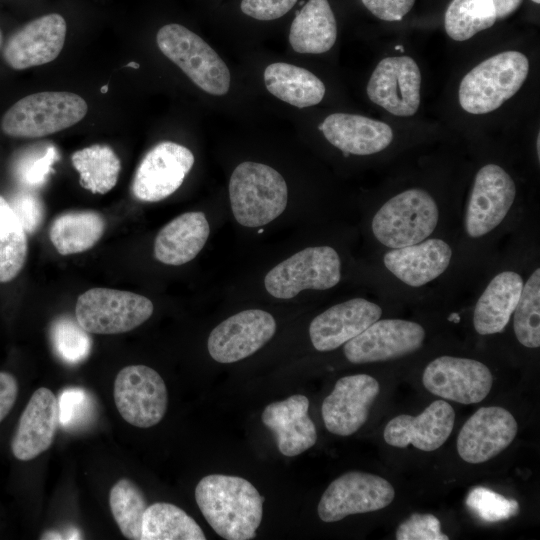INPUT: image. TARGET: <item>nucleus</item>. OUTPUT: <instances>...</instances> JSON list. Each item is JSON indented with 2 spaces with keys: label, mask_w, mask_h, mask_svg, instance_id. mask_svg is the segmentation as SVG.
Returning a JSON list of instances; mask_svg holds the SVG:
<instances>
[{
  "label": "nucleus",
  "mask_w": 540,
  "mask_h": 540,
  "mask_svg": "<svg viewBox=\"0 0 540 540\" xmlns=\"http://www.w3.org/2000/svg\"><path fill=\"white\" fill-rule=\"evenodd\" d=\"M195 500L212 529L227 540L256 536L263 516V498L246 479L211 474L195 488Z\"/></svg>",
  "instance_id": "1"
},
{
  "label": "nucleus",
  "mask_w": 540,
  "mask_h": 540,
  "mask_svg": "<svg viewBox=\"0 0 540 540\" xmlns=\"http://www.w3.org/2000/svg\"><path fill=\"white\" fill-rule=\"evenodd\" d=\"M229 199L239 224L249 228L261 227L285 210L287 184L274 168L257 162H243L230 177Z\"/></svg>",
  "instance_id": "2"
},
{
  "label": "nucleus",
  "mask_w": 540,
  "mask_h": 540,
  "mask_svg": "<svg viewBox=\"0 0 540 540\" xmlns=\"http://www.w3.org/2000/svg\"><path fill=\"white\" fill-rule=\"evenodd\" d=\"M528 72V58L518 51L501 52L482 61L460 83L461 107L471 114L498 109L519 91Z\"/></svg>",
  "instance_id": "3"
},
{
  "label": "nucleus",
  "mask_w": 540,
  "mask_h": 540,
  "mask_svg": "<svg viewBox=\"0 0 540 540\" xmlns=\"http://www.w3.org/2000/svg\"><path fill=\"white\" fill-rule=\"evenodd\" d=\"M87 111L86 101L75 93H34L18 100L6 111L1 129L12 137H44L75 125Z\"/></svg>",
  "instance_id": "4"
},
{
  "label": "nucleus",
  "mask_w": 540,
  "mask_h": 540,
  "mask_svg": "<svg viewBox=\"0 0 540 540\" xmlns=\"http://www.w3.org/2000/svg\"><path fill=\"white\" fill-rule=\"evenodd\" d=\"M439 208L421 188L404 190L388 199L374 214L371 229L376 240L388 248L414 245L436 229Z\"/></svg>",
  "instance_id": "5"
},
{
  "label": "nucleus",
  "mask_w": 540,
  "mask_h": 540,
  "mask_svg": "<svg viewBox=\"0 0 540 540\" xmlns=\"http://www.w3.org/2000/svg\"><path fill=\"white\" fill-rule=\"evenodd\" d=\"M156 42L160 51L203 91L216 96L229 91L227 65L200 36L180 24H167L157 32Z\"/></svg>",
  "instance_id": "6"
},
{
  "label": "nucleus",
  "mask_w": 540,
  "mask_h": 540,
  "mask_svg": "<svg viewBox=\"0 0 540 540\" xmlns=\"http://www.w3.org/2000/svg\"><path fill=\"white\" fill-rule=\"evenodd\" d=\"M153 310V303L143 295L96 287L77 298L75 316L88 333L120 334L143 324Z\"/></svg>",
  "instance_id": "7"
},
{
  "label": "nucleus",
  "mask_w": 540,
  "mask_h": 540,
  "mask_svg": "<svg viewBox=\"0 0 540 540\" xmlns=\"http://www.w3.org/2000/svg\"><path fill=\"white\" fill-rule=\"evenodd\" d=\"M341 279V260L330 246L307 247L273 267L265 276L267 292L291 299L306 289L327 290Z\"/></svg>",
  "instance_id": "8"
},
{
  "label": "nucleus",
  "mask_w": 540,
  "mask_h": 540,
  "mask_svg": "<svg viewBox=\"0 0 540 540\" xmlns=\"http://www.w3.org/2000/svg\"><path fill=\"white\" fill-rule=\"evenodd\" d=\"M113 396L122 418L136 427L158 424L167 410L165 382L158 372L145 365L122 368L114 381Z\"/></svg>",
  "instance_id": "9"
},
{
  "label": "nucleus",
  "mask_w": 540,
  "mask_h": 540,
  "mask_svg": "<svg viewBox=\"0 0 540 540\" xmlns=\"http://www.w3.org/2000/svg\"><path fill=\"white\" fill-rule=\"evenodd\" d=\"M394 497V488L386 479L351 471L326 488L318 503V516L323 522H336L349 515L381 510L390 505Z\"/></svg>",
  "instance_id": "10"
},
{
  "label": "nucleus",
  "mask_w": 540,
  "mask_h": 540,
  "mask_svg": "<svg viewBox=\"0 0 540 540\" xmlns=\"http://www.w3.org/2000/svg\"><path fill=\"white\" fill-rule=\"evenodd\" d=\"M516 186L512 177L499 165L480 168L468 198L464 228L471 238H480L498 227L512 208Z\"/></svg>",
  "instance_id": "11"
},
{
  "label": "nucleus",
  "mask_w": 540,
  "mask_h": 540,
  "mask_svg": "<svg viewBox=\"0 0 540 540\" xmlns=\"http://www.w3.org/2000/svg\"><path fill=\"white\" fill-rule=\"evenodd\" d=\"M422 382L432 394L461 404L482 401L490 392L493 376L482 362L440 356L424 369Z\"/></svg>",
  "instance_id": "12"
},
{
  "label": "nucleus",
  "mask_w": 540,
  "mask_h": 540,
  "mask_svg": "<svg viewBox=\"0 0 540 540\" xmlns=\"http://www.w3.org/2000/svg\"><path fill=\"white\" fill-rule=\"evenodd\" d=\"M193 164L194 155L187 147L171 141L158 143L136 169L133 195L144 202L167 198L182 185Z\"/></svg>",
  "instance_id": "13"
},
{
  "label": "nucleus",
  "mask_w": 540,
  "mask_h": 540,
  "mask_svg": "<svg viewBox=\"0 0 540 540\" xmlns=\"http://www.w3.org/2000/svg\"><path fill=\"white\" fill-rule=\"evenodd\" d=\"M424 339L425 330L416 322L379 319L344 344V355L354 364L387 361L417 351Z\"/></svg>",
  "instance_id": "14"
},
{
  "label": "nucleus",
  "mask_w": 540,
  "mask_h": 540,
  "mask_svg": "<svg viewBox=\"0 0 540 540\" xmlns=\"http://www.w3.org/2000/svg\"><path fill=\"white\" fill-rule=\"evenodd\" d=\"M275 332L276 321L270 313L260 309L244 310L211 331L208 352L219 363L237 362L262 348Z\"/></svg>",
  "instance_id": "15"
},
{
  "label": "nucleus",
  "mask_w": 540,
  "mask_h": 540,
  "mask_svg": "<svg viewBox=\"0 0 540 540\" xmlns=\"http://www.w3.org/2000/svg\"><path fill=\"white\" fill-rule=\"evenodd\" d=\"M420 86L421 72L411 57H387L374 69L367 84V95L389 113L408 117L419 108Z\"/></svg>",
  "instance_id": "16"
},
{
  "label": "nucleus",
  "mask_w": 540,
  "mask_h": 540,
  "mask_svg": "<svg viewBox=\"0 0 540 540\" xmlns=\"http://www.w3.org/2000/svg\"><path fill=\"white\" fill-rule=\"evenodd\" d=\"M379 391L378 381L370 375L340 378L322 403L321 413L326 429L339 436L357 432L367 421Z\"/></svg>",
  "instance_id": "17"
},
{
  "label": "nucleus",
  "mask_w": 540,
  "mask_h": 540,
  "mask_svg": "<svg viewBox=\"0 0 540 540\" xmlns=\"http://www.w3.org/2000/svg\"><path fill=\"white\" fill-rule=\"evenodd\" d=\"M518 425L505 408L490 406L478 409L462 426L457 451L466 462H486L507 448L514 440Z\"/></svg>",
  "instance_id": "18"
},
{
  "label": "nucleus",
  "mask_w": 540,
  "mask_h": 540,
  "mask_svg": "<svg viewBox=\"0 0 540 540\" xmlns=\"http://www.w3.org/2000/svg\"><path fill=\"white\" fill-rule=\"evenodd\" d=\"M66 32L65 19L58 13L36 18L10 36L3 49L4 60L15 70L49 63L60 54Z\"/></svg>",
  "instance_id": "19"
},
{
  "label": "nucleus",
  "mask_w": 540,
  "mask_h": 540,
  "mask_svg": "<svg viewBox=\"0 0 540 540\" xmlns=\"http://www.w3.org/2000/svg\"><path fill=\"white\" fill-rule=\"evenodd\" d=\"M454 423L453 407L444 400H436L417 416L402 414L392 418L383 437L393 447L406 448L411 444L422 451H434L448 439Z\"/></svg>",
  "instance_id": "20"
},
{
  "label": "nucleus",
  "mask_w": 540,
  "mask_h": 540,
  "mask_svg": "<svg viewBox=\"0 0 540 540\" xmlns=\"http://www.w3.org/2000/svg\"><path fill=\"white\" fill-rule=\"evenodd\" d=\"M382 308L367 299L353 298L333 305L310 323L309 336L314 348L332 351L359 335L379 320Z\"/></svg>",
  "instance_id": "21"
},
{
  "label": "nucleus",
  "mask_w": 540,
  "mask_h": 540,
  "mask_svg": "<svg viewBox=\"0 0 540 540\" xmlns=\"http://www.w3.org/2000/svg\"><path fill=\"white\" fill-rule=\"evenodd\" d=\"M60 425L58 399L46 388H38L22 412L11 441L13 455L29 461L48 450Z\"/></svg>",
  "instance_id": "22"
},
{
  "label": "nucleus",
  "mask_w": 540,
  "mask_h": 540,
  "mask_svg": "<svg viewBox=\"0 0 540 540\" xmlns=\"http://www.w3.org/2000/svg\"><path fill=\"white\" fill-rule=\"evenodd\" d=\"M309 400L295 394L272 402L262 412V422L275 436L281 454L292 457L308 450L317 441L315 424L308 416Z\"/></svg>",
  "instance_id": "23"
},
{
  "label": "nucleus",
  "mask_w": 540,
  "mask_h": 540,
  "mask_svg": "<svg viewBox=\"0 0 540 540\" xmlns=\"http://www.w3.org/2000/svg\"><path fill=\"white\" fill-rule=\"evenodd\" d=\"M452 249L439 238L393 248L385 253L383 263L398 280L411 287H421L442 275L450 265Z\"/></svg>",
  "instance_id": "24"
},
{
  "label": "nucleus",
  "mask_w": 540,
  "mask_h": 540,
  "mask_svg": "<svg viewBox=\"0 0 540 540\" xmlns=\"http://www.w3.org/2000/svg\"><path fill=\"white\" fill-rule=\"evenodd\" d=\"M326 140L347 154L371 155L387 148L393 140L391 127L361 115L334 113L319 126Z\"/></svg>",
  "instance_id": "25"
},
{
  "label": "nucleus",
  "mask_w": 540,
  "mask_h": 540,
  "mask_svg": "<svg viewBox=\"0 0 540 540\" xmlns=\"http://www.w3.org/2000/svg\"><path fill=\"white\" fill-rule=\"evenodd\" d=\"M210 234L204 213L186 212L167 223L154 241L155 258L167 265H182L193 260Z\"/></svg>",
  "instance_id": "26"
},
{
  "label": "nucleus",
  "mask_w": 540,
  "mask_h": 540,
  "mask_svg": "<svg viewBox=\"0 0 540 540\" xmlns=\"http://www.w3.org/2000/svg\"><path fill=\"white\" fill-rule=\"evenodd\" d=\"M521 275L506 270L495 275L478 298L473 325L480 335L502 332L508 324L523 288Z\"/></svg>",
  "instance_id": "27"
},
{
  "label": "nucleus",
  "mask_w": 540,
  "mask_h": 540,
  "mask_svg": "<svg viewBox=\"0 0 540 540\" xmlns=\"http://www.w3.org/2000/svg\"><path fill=\"white\" fill-rule=\"evenodd\" d=\"M336 38V19L328 0H308L291 23L289 43L298 53L327 52Z\"/></svg>",
  "instance_id": "28"
},
{
  "label": "nucleus",
  "mask_w": 540,
  "mask_h": 540,
  "mask_svg": "<svg viewBox=\"0 0 540 540\" xmlns=\"http://www.w3.org/2000/svg\"><path fill=\"white\" fill-rule=\"evenodd\" d=\"M264 83L272 95L298 108L320 103L326 91L323 82L313 73L284 62L266 67Z\"/></svg>",
  "instance_id": "29"
},
{
  "label": "nucleus",
  "mask_w": 540,
  "mask_h": 540,
  "mask_svg": "<svg viewBox=\"0 0 540 540\" xmlns=\"http://www.w3.org/2000/svg\"><path fill=\"white\" fill-rule=\"evenodd\" d=\"M105 227V220L97 211H68L54 218L49 238L59 254H77L92 248L101 239Z\"/></svg>",
  "instance_id": "30"
},
{
  "label": "nucleus",
  "mask_w": 540,
  "mask_h": 540,
  "mask_svg": "<svg viewBox=\"0 0 540 540\" xmlns=\"http://www.w3.org/2000/svg\"><path fill=\"white\" fill-rule=\"evenodd\" d=\"M196 521L180 507L166 502L148 506L143 515L141 540H205Z\"/></svg>",
  "instance_id": "31"
},
{
  "label": "nucleus",
  "mask_w": 540,
  "mask_h": 540,
  "mask_svg": "<svg viewBox=\"0 0 540 540\" xmlns=\"http://www.w3.org/2000/svg\"><path fill=\"white\" fill-rule=\"evenodd\" d=\"M71 161L80 174V185L94 194H106L118 181L121 162L108 145L94 144L77 150Z\"/></svg>",
  "instance_id": "32"
},
{
  "label": "nucleus",
  "mask_w": 540,
  "mask_h": 540,
  "mask_svg": "<svg viewBox=\"0 0 540 540\" xmlns=\"http://www.w3.org/2000/svg\"><path fill=\"white\" fill-rule=\"evenodd\" d=\"M28 251L27 233L0 195V283H6L21 272Z\"/></svg>",
  "instance_id": "33"
},
{
  "label": "nucleus",
  "mask_w": 540,
  "mask_h": 540,
  "mask_svg": "<svg viewBox=\"0 0 540 540\" xmlns=\"http://www.w3.org/2000/svg\"><path fill=\"white\" fill-rule=\"evenodd\" d=\"M493 0H452L445 13V30L455 41H465L496 21Z\"/></svg>",
  "instance_id": "34"
},
{
  "label": "nucleus",
  "mask_w": 540,
  "mask_h": 540,
  "mask_svg": "<svg viewBox=\"0 0 540 540\" xmlns=\"http://www.w3.org/2000/svg\"><path fill=\"white\" fill-rule=\"evenodd\" d=\"M109 506L122 535L141 540L143 515L148 507L142 490L131 480L122 478L110 490Z\"/></svg>",
  "instance_id": "35"
},
{
  "label": "nucleus",
  "mask_w": 540,
  "mask_h": 540,
  "mask_svg": "<svg viewBox=\"0 0 540 540\" xmlns=\"http://www.w3.org/2000/svg\"><path fill=\"white\" fill-rule=\"evenodd\" d=\"M513 313V328L518 342L527 348H538L540 346V269L538 267L523 284Z\"/></svg>",
  "instance_id": "36"
},
{
  "label": "nucleus",
  "mask_w": 540,
  "mask_h": 540,
  "mask_svg": "<svg viewBox=\"0 0 540 540\" xmlns=\"http://www.w3.org/2000/svg\"><path fill=\"white\" fill-rule=\"evenodd\" d=\"M57 147L50 142L33 144L19 153L13 163L16 179L30 189L42 187L59 160Z\"/></svg>",
  "instance_id": "37"
},
{
  "label": "nucleus",
  "mask_w": 540,
  "mask_h": 540,
  "mask_svg": "<svg viewBox=\"0 0 540 540\" xmlns=\"http://www.w3.org/2000/svg\"><path fill=\"white\" fill-rule=\"evenodd\" d=\"M78 321L62 315L50 326V340L56 355L65 363L75 365L88 358L92 350V339Z\"/></svg>",
  "instance_id": "38"
},
{
  "label": "nucleus",
  "mask_w": 540,
  "mask_h": 540,
  "mask_svg": "<svg viewBox=\"0 0 540 540\" xmlns=\"http://www.w3.org/2000/svg\"><path fill=\"white\" fill-rule=\"evenodd\" d=\"M466 505L479 518L490 522L507 520L519 511L517 501L481 486L470 490Z\"/></svg>",
  "instance_id": "39"
},
{
  "label": "nucleus",
  "mask_w": 540,
  "mask_h": 540,
  "mask_svg": "<svg viewBox=\"0 0 540 540\" xmlns=\"http://www.w3.org/2000/svg\"><path fill=\"white\" fill-rule=\"evenodd\" d=\"M59 419L64 428H76L91 420L94 410L90 394L79 387H70L59 394Z\"/></svg>",
  "instance_id": "40"
},
{
  "label": "nucleus",
  "mask_w": 540,
  "mask_h": 540,
  "mask_svg": "<svg viewBox=\"0 0 540 540\" xmlns=\"http://www.w3.org/2000/svg\"><path fill=\"white\" fill-rule=\"evenodd\" d=\"M27 234L41 226L45 209L42 200L31 190H20L7 200Z\"/></svg>",
  "instance_id": "41"
},
{
  "label": "nucleus",
  "mask_w": 540,
  "mask_h": 540,
  "mask_svg": "<svg viewBox=\"0 0 540 540\" xmlns=\"http://www.w3.org/2000/svg\"><path fill=\"white\" fill-rule=\"evenodd\" d=\"M397 540H448L441 532V524L432 514L414 513L396 531Z\"/></svg>",
  "instance_id": "42"
},
{
  "label": "nucleus",
  "mask_w": 540,
  "mask_h": 540,
  "mask_svg": "<svg viewBox=\"0 0 540 540\" xmlns=\"http://www.w3.org/2000/svg\"><path fill=\"white\" fill-rule=\"evenodd\" d=\"M297 0H242L241 11L257 20H275L292 9Z\"/></svg>",
  "instance_id": "43"
},
{
  "label": "nucleus",
  "mask_w": 540,
  "mask_h": 540,
  "mask_svg": "<svg viewBox=\"0 0 540 540\" xmlns=\"http://www.w3.org/2000/svg\"><path fill=\"white\" fill-rule=\"evenodd\" d=\"M377 18L385 21L401 20L413 7L415 0H361Z\"/></svg>",
  "instance_id": "44"
},
{
  "label": "nucleus",
  "mask_w": 540,
  "mask_h": 540,
  "mask_svg": "<svg viewBox=\"0 0 540 540\" xmlns=\"http://www.w3.org/2000/svg\"><path fill=\"white\" fill-rule=\"evenodd\" d=\"M16 378L8 372H0V422L8 415L18 396Z\"/></svg>",
  "instance_id": "45"
},
{
  "label": "nucleus",
  "mask_w": 540,
  "mask_h": 540,
  "mask_svg": "<svg viewBox=\"0 0 540 540\" xmlns=\"http://www.w3.org/2000/svg\"><path fill=\"white\" fill-rule=\"evenodd\" d=\"M523 0H493L496 18L502 19L512 14Z\"/></svg>",
  "instance_id": "46"
},
{
  "label": "nucleus",
  "mask_w": 540,
  "mask_h": 540,
  "mask_svg": "<svg viewBox=\"0 0 540 540\" xmlns=\"http://www.w3.org/2000/svg\"><path fill=\"white\" fill-rule=\"evenodd\" d=\"M41 539H63L62 534L55 531H48L44 533Z\"/></svg>",
  "instance_id": "47"
},
{
  "label": "nucleus",
  "mask_w": 540,
  "mask_h": 540,
  "mask_svg": "<svg viewBox=\"0 0 540 540\" xmlns=\"http://www.w3.org/2000/svg\"><path fill=\"white\" fill-rule=\"evenodd\" d=\"M126 66L127 67H132V68H135V69L139 68V64L137 62H134V61L128 63Z\"/></svg>",
  "instance_id": "48"
},
{
  "label": "nucleus",
  "mask_w": 540,
  "mask_h": 540,
  "mask_svg": "<svg viewBox=\"0 0 540 540\" xmlns=\"http://www.w3.org/2000/svg\"><path fill=\"white\" fill-rule=\"evenodd\" d=\"M108 91V85H104L101 87V92L105 94Z\"/></svg>",
  "instance_id": "49"
},
{
  "label": "nucleus",
  "mask_w": 540,
  "mask_h": 540,
  "mask_svg": "<svg viewBox=\"0 0 540 540\" xmlns=\"http://www.w3.org/2000/svg\"><path fill=\"white\" fill-rule=\"evenodd\" d=\"M539 142H540V139H539V135H538V137H537V154H538V158H539V155H540Z\"/></svg>",
  "instance_id": "50"
},
{
  "label": "nucleus",
  "mask_w": 540,
  "mask_h": 540,
  "mask_svg": "<svg viewBox=\"0 0 540 540\" xmlns=\"http://www.w3.org/2000/svg\"><path fill=\"white\" fill-rule=\"evenodd\" d=\"M2 40H3V39H2V33H1V30H0V47H1V45H2Z\"/></svg>",
  "instance_id": "51"
},
{
  "label": "nucleus",
  "mask_w": 540,
  "mask_h": 540,
  "mask_svg": "<svg viewBox=\"0 0 540 540\" xmlns=\"http://www.w3.org/2000/svg\"><path fill=\"white\" fill-rule=\"evenodd\" d=\"M531 1H533L534 3H537V4L540 3V0H531Z\"/></svg>",
  "instance_id": "52"
}]
</instances>
